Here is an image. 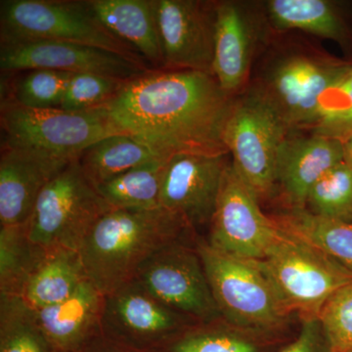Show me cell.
<instances>
[{
    "label": "cell",
    "instance_id": "obj_28",
    "mask_svg": "<svg viewBox=\"0 0 352 352\" xmlns=\"http://www.w3.org/2000/svg\"><path fill=\"white\" fill-rule=\"evenodd\" d=\"M305 208L326 219L352 222V168L344 162L325 173L308 193Z\"/></svg>",
    "mask_w": 352,
    "mask_h": 352
},
{
    "label": "cell",
    "instance_id": "obj_16",
    "mask_svg": "<svg viewBox=\"0 0 352 352\" xmlns=\"http://www.w3.org/2000/svg\"><path fill=\"white\" fill-rule=\"evenodd\" d=\"M104 296L102 333L107 339L146 346L198 324L164 305L135 281Z\"/></svg>",
    "mask_w": 352,
    "mask_h": 352
},
{
    "label": "cell",
    "instance_id": "obj_29",
    "mask_svg": "<svg viewBox=\"0 0 352 352\" xmlns=\"http://www.w3.org/2000/svg\"><path fill=\"white\" fill-rule=\"evenodd\" d=\"M74 74L54 69H29L14 80L12 97L6 100L30 109H61Z\"/></svg>",
    "mask_w": 352,
    "mask_h": 352
},
{
    "label": "cell",
    "instance_id": "obj_7",
    "mask_svg": "<svg viewBox=\"0 0 352 352\" xmlns=\"http://www.w3.org/2000/svg\"><path fill=\"white\" fill-rule=\"evenodd\" d=\"M110 210L75 160L41 191L28 221L30 239L45 251H78L97 221Z\"/></svg>",
    "mask_w": 352,
    "mask_h": 352
},
{
    "label": "cell",
    "instance_id": "obj_1",
    "mask_svg": "<svg viewBox=\"0 0 352 352\" xmlns=\"http://www.w3.org/2000/svg\"><path fill=\"white\" fill-rule=\"evenodd\" d=\"M235 98L214 76L152 69L129 80L100 109L120 133L166 161L184 153L229 154L223 131Z\"/></svg>",
    "mask_w": 352,
    "mask_h": 352
},
{
    "label": "cell",
    "instance_id": "obj_25",
    "mask_svg": "<svg viewBox=\"0 0 352 352\" xmlns=\"http://www.w3.org/2000/svg\"><path fill=\"white\" fill-rule=\"evenodd\" d=\"M168 161V160H166ZM166 160H153L95 186L112 208L151 210L160 206Z\"/></svg>",
    "mask_w": 352,
    "mask_h": 352
},
{
    "label": "cell",
    "instance_id": "obj_3",
    "mask_svg": "<svg viewBox=\"0 0 352 352\" xmlns=\"http://www.w3.org/2000/svg\"><path fill=\"white\" fill-rule=\"evenodd\" d=\"M193 232L166 208H112L97 221L80 245L88 280L103 295L133 281L153 256Z\"/></svg>",
    "mask_w": 352,
    "mask_h": 352
},
{
    "label": "cell",
    "instance_id": "obj_34",
    "mask_svg": "<svg viewBox=\"0 0 352 352\" xmlns=\"http://www.w3.org/2000/svg\"><path fill=\"white\" fill-rule=\"evenodd\" d=\"M325 340V333L318 318L303 319L300 335L281 352H318Z\"/></svg>",
    "mask_w": 352,
    "mask_h": 352
},
{
    "label": "cell",
    "instance_id": "obj_20",
    "mask_svg": "<svg viewBox=\"0 0 352 352\" xmlns=\"http://www.w3.org/2000/svg\"><path fill=\"white\" fill-rule=\"evenodd\" d=\"M105 296L89 280L67 300L34 310L41 330L60 352H76L103 335Z\"/></svg>",
    "mask_w": 352,
    "mask_h": 352
},
{
    "label": "cell",
    "instance_id": "obj_36",
    "mask_svg": "<svg viewBox=\"0 0 352 352\" xmlns=\"http://www.w3.org/2000/svg\"><path fill=\"white\" fill-rule=\"evenodd\" d=\"M104 352H120V351H104Z\"/></svg>",
    "mask_w": 352,
    "mask_h": 352
},
{
    "label": "cell",
    "instance_id": "obj_33",
    "mask_svg": "<svg viewBox=\"0 0 352 352\" xmlns=\"http://www.w3.org/2000/svg\"><path fill=\"white\" fill-rule=\"evenodd\" d=\"M171 352H256L249 340L215 329L190 330L177 338Z\"/></svg>",
    "mask_w": 352,
    "mask_h": 352
},
{
    "label": "cell",
    "instance_id": "obj_26",
    "mask_svg": "<svg viewBox=\"0 0 352 352\" xmlns=\"http://www.w3.org/2000/svg\"><path fill=\"white\" fill-rule=\"evenodd\" d=\"M46 254L30 239L28 222L0 227V295L21 296Z\"/></svg>",
    "mask_w": 352,
    "mask_h": 352
},
{
    "label": "cell",
    "instance_id": "obj_17",
    "mask_svg": "<svg viewBox=\"0 0 352 352\" xmlns=\"http://www.w3.org/2000/svg\"><path fill=\"white\" fill-rule=\"evenodd\" d=\"M72 162L2 142L0 227L27 223L41 191Z\"/></svg>",
    "mask_w": 352,
    "mask_h": 352
},
{
    "label": "cell",
    "instance_id": "obj_13",
    "mask_svg": "<svg viewBox=\"0 0 352 352\" xmlns=\"http://www.w3.org/2000/svg\"><path fill=\"white\" fill-rule=\"evenodd\" d=\"M164 52L163 69L214 76L217 1L155 0Z\"/></svg>",
    "mask_w": 352,
    "mask_h": 352
},
{
    "label": "cell",
    "instance_id": "obj_2",
    "mask_svg": "<svg viewBox=\"0 0 352 352\" xmlns=\"http://www.w3.org/2000/svg\"><path fill=\"white\" fill-rule=\"evenodd\" d=\"M352 71L300 32H276L252 69L247 89L281 118L289 132L310 131L324 94Z\"/></svg>",
    "mask_w": 352,
    "mask_h": 352
},
{
    "label": "cell",
    "instance_id": "obj_15",
    "mask_svg": "<svg viewBox=\"0 0 352 352\" xmlns=\"http://www.w3.org/2000/svg\"><path fill=\"white\" fill-rule=\"evenodd\" d=\"M2 73L54 69L71 74H96L131 80L151 68L110 51L67 41H39L1 45Z\"/></svg>",
    "mask_w": 352,
    "mask_h": 352
},
{
    "label": "cell",
    "instance_id": "obj_22",
    "mask_svg": "<svg viewBox=\"0 0 352 352\" xmlns=\"http://www.w3.org/2000/svg\"><path fill=\"white\" fill-rule=\"evenodd\" d=\"M87 280L78 251L51 250L28 280L20 298L32 309H43L67 300Z\"/></svg>",
    "mask_w": 352,
    "mask_h": 352
},
{
    "label": "cell",
    "instance_id": "obj_32",
    "mask_svg": "<svg viewBox=\"0 0 352 352\" xmlns=\"http://www.w3.org/2000/svg\"><path fill=\"white\" fill-rule=\"evenodd\" d=\"M318 319L331 352H352V282L331 296Z\"/></svg>",
    "mask_w": 352,
    "mask_h": 352
},
{
    "label": "cell",
    "instance_id": "obj_4",
    "mask_svg": "<svg viewBox=\"0 0 352 352\" xmlns=\"http://www.w3.org/2000/svg\"><path fill=\"white\" fill-rule=\"evenodd\" d=\"M39 41L94 46L147 67L138 51L102 24L87 1L2 0L1 45Z\"/></svg>",
    "mask_w": 352,
    "mask_h": 352
},
{
    "label": "cell",
    "instance_id": "obj_30",
    "mask_svg": "<svg viewBox=\"0 0 352 352\" xmlns=\"http://www.w3.org/2000/svg\"><path fill=\"white\" fill-rule=\"evenodd\" d=\"M129 80L96 74H74L62 102V110L85 112L112 100Z\"/></svg>",
    "mask_w": 352,
    "mask_h": 352
},
{
    "label": "cell",
    "instance_id": "obj_18",
    "mask_svg": "<svg viewBox=\"0 0 352 352\" xmlns=\"http://www.w3.org/2000/svg\"><path fill=\"white\" fill-rule=\"evenodd\" d=\"M308 132L289 133L278 154L276 188L280 187L289 208H305L315 183L344 162L340 138Z\"/></svg>",
    "mask_w": 352,
    "mask_h": 352
},
{
    "label": "cell",
    "instance_id": "obj_11",
    "mask_svg": "<svg viewBox=\"0 0 352 352\" xmlns=\"http://www.w3.org/2000/svg\"><path fill=\"white\" fill-rule=\"evenodd\" d=\"M133 281L196 323L222 319L196 244L179 242L164 248L144 263Z\"/></svg>",
    "mask_w": 352,
    "mask_h": 352
},
{
    "label": "cell",
    "instance_id": "obj_12",
    "mask_svg": "<svg viewBox=\"0 0 352 352\" xmlns=\"http://www.w3.org/2000/svg\"><path fill=\"white\" fill-rule=\"evenodd\" d=\"M208 244L237 258L261 261L280 234V227L263 214L259 200L234 168L227 166L208 227Z\"/></svg>",
    "mask_w": 352,
    "mask_h": 352
},
{
    "label": "cell",
    "instance_id": "obj_23",
    "mask_svg": "<svg viewBox=\"0 0 352 352\" xmlns=\"http://www.w3.org/2000/svg\"><path fill=\"white\" fill-rule=\"evenodd\" d=\"M271 217L280 228L314 245L352 275V222L318 217L305 208H288Z\"/></svg>",
    "mask_w": 352,
    "mask_h": 352
},
{
    "label": "cell",
    "instance_id": "obj_21",
    "mask_svg": "<svg viewBox=\"0 0 352 352\" xmlns=\"http://www.w3.org/2000/svg\"><path fill=\"white\" fill-rule=\"evenodd\" d=\"M94 15L129 44L155 69H164V52L155 0H87Z\"/></svg>",
    "mask_w": 352,
    "mask_h": 352
},
{
    "label": "cell",
    "instance_id": "obj_9",
    "mask_svg": "<svg viewBox=\"0 0 352 352\" xmlns=\"http://www.w3.org/2000/svg\"><path fill=\"white\" fill-rule=\"evenodd\" d=\"M291 133L277 113L254 92L236 96L226 120L223 142L232 164L259 201L276 189L280 148Z\"/></svg>",
    "mask_w": 352,
    "mask_h": 352
},
{
    "label": "cell",
    "instance_id": "obj_6",
    "mask_svg": "<svg viewBox=\"0 0 352 352\" xmlns=\"http://www.w3.org/2000/svg\"><path fill=\"white\" fill-rule=\"evenodd\" d=\"M258 261L289 312L318 318L331 296L352 282V275L314 245L280 228Z\"/></svg>",
    "mask_w": 352,
    "mask_h": 352
},
{
    "label": "cell",
    "instance_id": "obj_5",
    "mask_svg": "<svg viewBox=\"0 0 352 352\" xmlns=\"http://www.w3.org/2000/svg\"><path fill=\"white\" fill-rule=\"evenodd\" d=\"M221 318L245 330L276 328L291 314L258 261L219 251L196 241Z\"/></svg>",
    "mask_w": 352,
    "mask_h": 352
},
{
    "label": "cell",
    "instance_id": "obj_14",
    "mask_svg": "<svg viewBox=\"0 0 352 352\" xmlns=\"http://www.w3.org/2000/svg\"><path fill=\"white\" fill-rule=\"evenodd\" d=\"M229 154L184 153L170 157L164 166L160 206L192 229L210 227L222 180L231 162Z\"/></svg>",
    "mask_w": 352,
    "mask_h": 352
},
{
    "label": "cell",
    "instance_id": "obj_10",
    "mask_svg": "<svg viewBox=\"0 0 352 352\" xmlns=\"http://www.w3.org/2000/svg\"><path fill=\"white\" fill-rule=\"evenodd\" d=\"M214 76L226 94L249 87L252 69L275 31L265 1L220 0L215 6Z\"/></svg>",
    "mask_w": 352,
    "mask_h": 352
},
{
    "label": "cell",
    "instance_id": "obj_24",
    "mask_svg": "<svg viewBox=\"0 0 352 352\" xmlns=\"http://www.w3.org/2000/svg\"><path fill=\"white\" fill-rule=\"evenodd\" d=\"M157 159L160 157L138 139L126 134H113L89 146L78 162L87 179L97 186Z\"/></svg>",
    "mask_w": 352,
    "mask_h": 352
},
{
    "label": "cell",
    "instance_id": "obj_35",
    "mask_svg": "<svg viewBox=\"0 0 352 352\" xmlns=\"http://www.w3.org/2000/svg\"><path fill=\"white\" fill-rule=\"evenodd\" d=\"M344 150V163L352 168V131L340 138Z\"/></svg>",
    "mask_w": 352,
    "mask_h": 352
},
{
    "label": "cell",
    "instance_id": "obj_27",
    "mask_svg": "<svg viewBox=\"0 0 352 352\" xmlns=\"http://www.w3.org/2000/svg\"><path fill=\"white\" fill-rule=\"evenodd\" d=\"M0 352L59 351L41 330L34 310L20 296L0 295Z\"/></svg>",
    "mask_w": 352,
    "mask_h": 352
},
{
    "label": "cell",
    "instance_id": "obj_19",
    "mask_svg": "<svg viewBox=\"0 0 352 352\" xmlns=\"http://www.w3.org/2000/svg\"><path fill=\"white\" fill-rule=\"evenodd\" d=\"M265 6L275 31L332 41L352 64V0H266Z\"/></svg>",
    "mask_w": 352,
    "mask_h": 352
},
{
    "label": "cell",
    "instance_id": "obj_31",
    "mask_svg": "<svg viewBox=\"0 0 352 352\" xmlns=\"http://www.w3.org/2000/svg\"><path fill=\"white\" fill-rule=\"evenodd\" d=\"M311 131L337 138L352 131V71L322 97Z\"/></svg>",
    "mask_w": 352,
    "mask_h": 352
},
{
    "label": "cell",
    "instance_id": "obj_8",
    "mask_svg": "<svg viewBox=\"0 0 352 352\" xmlns=\"http://www.w3.org/2000/svg\"><path fill=\"white\" fill-rule=\"evenodd\" d=\"M0 124L3 142L73 162L101 139L122 134L100 108L85 112L30 109L4 100Z\"/></svg>",
    "mask_w": 352,
    "mask_h": 352
}]
</instances>
